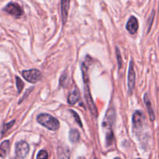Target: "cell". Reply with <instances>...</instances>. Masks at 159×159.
<instances>
[{"label": "cell", "mask_w": 159, "mask_h": 159, "mask_svg": "<svg viewBox=\"0 0 159 159\" xmlns=\"http://www.w3.org/2000/svg\"><path fill=\"white\" fill-rule=\"evenodd\" d=\"M82 75H83L84 79V84H85V99L86 101V103L88 105L89 109L91 111L92 114L95 116L97 117L98 116V111L97 108H96V105L94 103V101L93 100L92 98L91 93H90L89 87V75H88V65L86 63H83L82 65Z\"/></svg>", "instance_id": "obj_1"}, {"label": "cell", "mask_w": 159, "mask_h": 159, "mask_svg": "<svg viewBox=\"0 0 159 159\" xmlns=\"http://www.w3.org/2000/svg\"><path fill=\"white\" fill-rule=\"evenodd\" d=\"M37 120L42 126L53 131L57 130L60 127V123L57 120V119L53 117L51 115L48 114V113L39 114L37 117Z\"/></svg>", "instance_id": "obj_2"}, {"label": "cell", "mask_w": 159, "mask_h": 159, "mask_svg": "<svg viewBox=\"0 0 159 159\" xmlns=\"http://www.w3.org/2000/svg\"><path fill=\"white\" fill-rule=\"evenodd\" d=\"M132 123H133L134 130L137 134L141 131L144 124V116L143 113H141L139 110L135 112L132 118Z\"/></svg>", "instance_id": "obj_3"}, {"label": "cell", "mask_w": 159, "mask_h": 159, "mask_svg": "<svg viewBox=\"0 0 159 159\" xmlns=\"http://www.w3.org/2000/svg\"><path fill=\"white\" fill-rule=\"evenodd\" d=\"M23 78L30 83H36L41 79V73L37 69L26 70L22 72Z\"/></svg>", "instance_id": "obj_4"}, {"label": "cell", "mask_w": 159, "mask_h": 159, "mask_svg": "<svg viewBox=\"0 0 159 159\" xmlns=\"http://www.w3.org/2000/svg\"><path fill=\"white\" fill-rule=\"evenodd\" d=\"M115 116H116V113H115L114 109H109L107 110V113H106L105 117L103 119V122H102V126L107 130V132L113 131L112 130V126H113V123H114Z\"/></svg>", "instance_id": "obj_5"}, {"label": "cell", "mask_w": 159, "mask_h": 159, "mask_svg": "<svg viewBox=\"0 0 159 159\" xmlns=\"http://www.w3.org/2000/svg\"><path fill=\"white\" fill-rule=\"evenodd\" d=\"M4 11H6L7 13L13 16L16 17H20L23 15V12L22 8L19 4L16 2H9L6 7L4 8Z\"/></svg>", "instance_id": "obj_6"}, {"label": "cell", "mask_w": 159, "mask_h": 159, "mask_svg": "<svg viewBox=\"0 0 159 159\" xmlns=\"http://www.w3.org/2000/svg\"><path fill=\"white\" fill-rule=\"evenodd\" d=\"M30 148L26 141H20L16 144V155L18 158H24L29 152Z\"/></svg>", "instance_id": "obj_7"}, {"label": "cell", "mask_w": 159, "mask_h": 159, "mask_svg": "<svg viewBox=\"0 0 159 159\" xmlns=\"http://www.w3.org/2000/svg\"><path fill=\"white\" fill-rule=\"evenodd\" d=\"M135 80H136V75H135L134 68V62L131 61L129 65L128 71V93L132 94L135 86Z\"/></svg>", "instance_id": "obj_8"}, {"label": "cell", "mask_w": 159, "mask_h": 159, "mask_svg": "<svg viewBox=\"0 0 159 159\" xmlns=\"http://www.w3.org/2000/svg\"><path fill=\"white\" fill-rule=\"evenodd\" d=\"M70 7V0H61V17L64 24L68 20V10Z\"/></svg>", "instance_id": "obj_9"}, {"label": "cell", "mask_w": 159, "mask_h": 159, "mask_svg": "<svg viewBox=\"0 0 159 159\" xmlns=\"http://www.w3.org/2000/svg\"><path fill=\"white\" fill-rule=\"evenodd\" d=\"M126 28H127V30L130 34H136L138 29V21L136 17L131 16L129 19V20L127 23V25H126Z\"/></svg>", "instance_id": "obj_10"}, {"label": "cell", "mask_w": 159, "mask_h": 159, "mask_svg": "<svg viewBox=\"0 0 159 159\" xmlns=\"http://www.w3.org/2000/svg\"><path fill=\"white\" fill-rule=\"evenodd\" d=\"M144 103H145L146 107H147L149 117L152 121H154L155 120V111H154L153 107H152V102H151L150 97H149L148 94L145 93L144 96Z\"/></svg>", "instance_id": "obj_11"}, {"label": "cell", "mask_w": 159, "mask_h": 159, "mask_svg": "<svg viewBox=\"0 0 159 159\" xmlns=\"http://www.w3.org/2000/svg\"><path fill=\"white\" fill-rule=\"evenodd\" d=\"M57 155L59 159H70V151L65 146H60L57 148Z\"/></svg>", "instance_id": "obj_12"}, {"label": "cell", "mask_w": 159, "mask_h": 159, "mask_svg": "<svg viewBox=\"0 0 159 159\" xmlns=\"http://www.w3.org/2000/svg\"><path fill=\"white\" fill-rule=\"evenodd\" d=\"M79 98H80V94H79V91L77 89L74 90L68 96V103L71 105H74L79 100Z\"/></svg>", "instance_id": "obj_13"}, {"label": "cell", "mask_w": 159, "mask_h": 159, "mask_svg": "<svg viewBox=\"0 0 159 159\" xmlns=\"http://www.w3.org/2000/svg\"><path fill=\"white\" fill-rule=\"evenodd\" d=\"M9 149V141H4L0 144V157L5 158L7 155Z\"/></svg>", "instance_id": "obj_14"}, {"label": "cell", "mask_w": 159, "mask_h": 159, "mask_svg": "<svg viewBox=\"0 0 159 159\" xmlns=\"http://www.w3.org/2000/svg\"><path fill=\"white\" fill-rule=\"evenodd\" d=\"M80 139L79 132L76 129H71L69 132V140L72 143H77Z\"/></svg>", "instance_id": "obj_15"}, {"label": "cell", "mask_w": 159, "mask_h": 159, "mask_svg": "<svg viewBox=\"0 0 159 159\" xmlns=\"http://www.w3.org/2000/svg\"><path fill=\"white\" fill-rule=\"evenodd\" d=\"M16 87H17V90H18L19 93L23 90V86H24V83H23V81L20 79L19 77H16Z\"/></svg>", "instance_id": "obj_16"}, {"label": "cell", "mask_w": 159, "mask_h": 159, "mask_svg": "<svg viewBox=\"0 0 159 159\" xmlns=\"http://www.w3.org/2000/svg\"><path fill=\"white\" fill-rule=\"evenodd\" d=\"M48 154L45 150H41L37 154V159H48Z\"/></svg>", "instance_id": "obj_17"}, {"label": "cell", "mask_w": 159, "mask_h": 159, "mask_svg": "<svg viewBox=\"0 0 159 159\" xmlns=\"http://www.w3.org/2000/svg\"><path fill=\"white\" fill-rule=\"evenodd\" d=\"M70 112H71V114L73 115V116L75 117V121L77 122V124H79V126H80L81 127H82V121H81L80 118H79V115H78V113H76L75 111H74V110H70Z\"/></svg>", "instance_id": "obj_18"}, {"label": "cell", "mask_w": 159, "mask_h": 159, "mask_svg": "<svg viewBox=\"0 0 159 159\" xmlns=\"http://www.w3.org/2000/svg\"><path fill=\"white\" fill-rule=\"evenodd\" d=\"M14 123H15V120H12V121H11V122L7 123V124H5L4 126H3L2 134H4L5 132H6L8 130H9V129H10L11 127H12V126H13Z\"/></svg>", "instance_id": "obj_19"}, {"label": "cell", "mask_w": 159, "mask_h": 159, "mask_svg": "<svg viewBox=\"0 0 159 159\" xmlns=\"http://www.w3.org/2000/svg\"><path fill=\"white\" fill-rule=\"evenodd\" d=\"M116 57H117V61H118V65H119V68H121V66H122V58H121V55H120V52L119 48H116Z\"/></svg>", "instance_id": "obj_20"}, {"label": "cell", "mask_w": 159, "mask_h": 159, "mask_svg": "<svg viewBox=\"0 0 159 159\" xmlns=\"http://www.w3.org/2000/svg\"><path fill=\"white\" fill-rule=\"evenodd\" d=\"M66 80H68V78H67V75L65 74H64L61 77V80H60V85L64 86L65 85V82H66Z\"/></svg>", "instance_id": "obj_21"}, {"label": "cell", "mask_w": 159, "mask_h": 159, "mask_svg": "<svg viewBox=\"0 0 159 159\" xmlns=\"http://www.w3.org/2000/svg\"><path fill=\"white\" fill-rule=\"evenodd\" d=\"M114 159H120V158H114Z\"/></svg>", "instance_id": "obj_22"}, {"label": "cell", "mask_w": 159, "mask_h": 159, "mask_svg": "<svg viewBox=\"0 0 159 159\" xmlns=\"http://www.w3.org/2000/svg\"><path fill=\"white\" fill-rule=\"evenodd\" d=\"M137 159H141V158H137Z\"/></svg>", "instance_id": "obj_23"}, {"label": "cell", "mask_w": 159, "mask_h": 159, "mask_svg": "<svg viewBox=\"0 0 159 159\" xmlns=\"http://www.w3.org/2000/svg\"><path fill=\"white\" fill-rule=\"evenodd\" d=\"M12 159H16V158H12Z\"/></svg>", "instance_id": "obj_24"}, {"label": "cell", "mask_w": 159, "mask_h": 159, "mask_svg": "<svg viewBox=\"0 0 159 159\" xmlns=\"http://www.w3.org/2000/svg\"><path fill=\"white\" fill-rule=\"evenodd\" d=\"M95 159H96V158H95Z\"/></svg>", "instance_id": "obj_25"}]
</instances>
